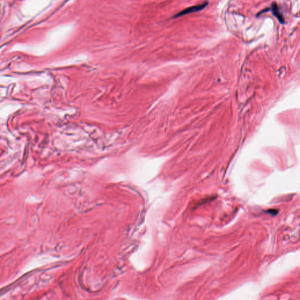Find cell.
Wrapping results in <instances>:
<instances>
[{"label":"cell","mask_w":300,"mask_h":300,"mask_svg":"<svg viewBox=\"0 0 300 300\" xmlns=\"http://www.w3.org/2000/svg\"><path fill=\"white\" fill-rule=\"evenodd\" d=\"M208 5V3L206 2V3H204L202 4L192 6V7H189V8H187L186 9L182 10V11H181V12H179V13L176 14V15L174 16V18L180 17H182V16L185 15H187V14H191V13H196V12L200 11H202V9L205 8L207 7Z\"/></svg>","instance_id":"cell-1"},{"label":"cell","mask_w":300,"mask_h":300,"mask_svg":"<svg viewBox=\"0 0 300 300\" xmlns=\"http://www.w3.org/2000/svg\"><path fill=\"white\" fill-rule=\"evenodd\" d=\"M272 11H273V14L277 17V18L278 19V21H279L280 23H284V18H283L282 14L280 13V11H279L277 5L276 4H275V3H274V4L272 5Z\"/></svg>","instance_id":"cell-2"}]
</instances>
